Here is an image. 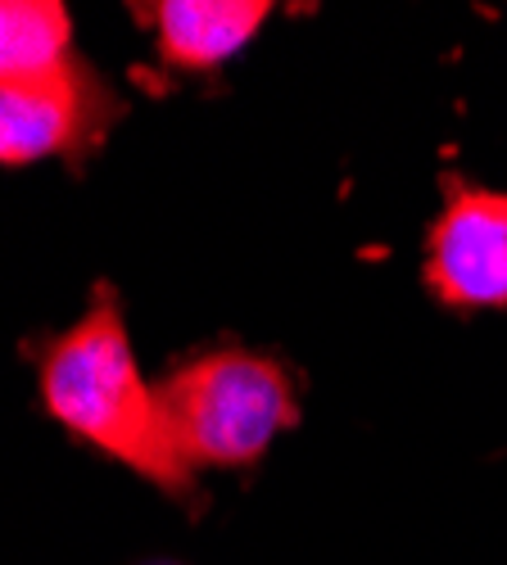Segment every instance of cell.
Returning a JSON list of instances; mask_svg holds the SVG:
<instances>
[{"instance_id":"cell-4","label":"cell","mask_w":507,"mask_h":565,"mask_svg":"<svg viewBox=\"0 0 507 565\" xmlns=\"http://www.w3.org/2000/svg\"><path fill=\"white\" fill-rule=\"evenodd\" d=\"M426 286L448 308H507V195L453 185L426 235Z\"/></svg>"},{"instance_id":"cell-1","label":"cell","mask_w":507,"mask_h":565,"mask_svg":"<svg viewBox=\"0 0 507 565\" xmlns=\"http://www.w3.org/2000/svg\"><path fill=\"white\" fill-rule=\"evenodd\" d=\"M36 385L45 412L68 435L181 502L196 498V470L172 444L159 385H150L136 366L127 321L109 286L91 295L86 312L68 331L36 349Z\"/></svg>"},{"instance_id":"cell-5","label":"cell","mask_w":507,"mask_h":565,"mask_svg":"<svg viewBox=\"0 0 507 565\" xmlns=\"http://www.w3.org/2000/svg\"><path fill=\"white\" fill-rule=\"evenodd\" d=\"M263 0H163L136 6V23L155 28L159 60L181 73H213L263 28Z\"/></svg>"},{"instance_id":"cell-2","label":"cell","mask_w":507,"mask_h":565,"mask_svg":"<svg viewBox=\"0 0 507 565\" xmlns=\"http://www.w3.org/2000/svg\"><path fill=\"white\" fill-rule=\"evenodd\" d=\"M159 403L172 444L191 470L254 466L276 435L299 420L291 371L254 349L218 344L181 358L159 381Z\"/></svg>"},{"instance_id":"cell-3","label":"cell","mask_w":507,"mask_h":565,"mask_svg":"<svg viewBox=\"0 0 507 565\" xmlns=\"http://www.w3.org/2000/svg\"><path fill=\"white\" fill-rule=\"evenodd\" d=\"M123 109L114 82L86 60H68L41 77L0 82V168H28L41 159L86 163L109 140Z\"/></svg>"},{"instance_id":"cell-6","label":"cell","mask_w":507,"mask_h":565,"mask_svg":"<svg viewBox=\"0 0 507 565\" xmlns=\"http://www.w3.org/2000/svg\"><path fill=\"white\" fill-rule=\"evenodd\" d=\"M73 55V14L60 0H0V82L64 68Z\"/></svg>"}]
</instances>
